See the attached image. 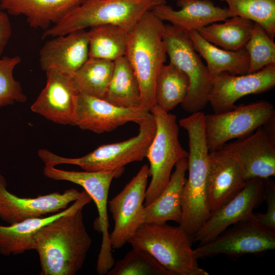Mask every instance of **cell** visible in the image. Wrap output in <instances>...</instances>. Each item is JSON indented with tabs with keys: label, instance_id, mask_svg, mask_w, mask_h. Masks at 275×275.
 <instances>
[{
	"label": "cell",
	"instance_id": "6da1fadb",
	"mask_svg": "<svg viewBox=\"0 0 275 275\" xmlns=\"http://www.w3.org/2000/svg\"><path fill=\"white\" fill-rule=\"evenodd\" d=\"M75 208L42 227L34 237L40 275H74L82 267L92 240L86 230L82 209Z\"/></svg>",
	"mask_w": 275,
	"mask_h": 275
},
{
	"label": "cell",
	"instance_id": "7a4b0ae2",
	"mask_svg": "<svg viewBox=\"0 0 275 275\" xmlns=\"http://www.w3.org/2000/svg\"><path fill=\"white\" fill-rule=\"evenodd\" d=\"M201 111L191 114L179 120L188 136L187 156L188 177L183 187L181 197L182 217L179 225L192 240L211 214L208 200L209 149Z\"/></svg>",
	"mask_w": 275,
	"mask_h": 275
},
{
	"label": "cell",
	"instance_id": "3957f363",
	"mask_svg": "<svg viewBox=\"0 0 275 275\" xmlns=\"http://www.w3.org/2000/svg\"><path fill=\"white\" fill-rule=\"evenodd\" d=\"M164 30L163 21L149 10L130 30L127 39L124 56L140 84L141 108L149 112L156 105V80L168 56Z\"/></svg>",
	"mask_w": 275,
	"mask_h": 275
},
{
	"label": "cell",
	"instance_id": "277c9868",
	"mask_svg": "<svg viewBox=\"0 0 275 275\" xmlns=\"http://www.w3.org/2000/svg\"><path fill=\"white\" fill-rule=\"evenodd\" d=\"M192 241L180 225L144 223L128 243L147 251L173 275H208L199 266Z\"/></svg>",
	"mask_w": 275,
	"mask_h": 275
},
{
	"label": "cell",
	"instance_id": "5b68a950",
	"mask_svg": "<svg viewBox=\"0 0 275 275\" xmlns=\"http://www.w3.org/2000/svg\"><path fill=\"white\" fill-rule=\"evenodd\" d=\"M159 5L154 0H84L63 19L45 30L42 38L104 24L130 30L148 11Z\"/></svg>",
	"mask_w": 275,
	"mask_h": 275
},
{
	"label": "cell",
	"instance_id": "8992f818",
	"mask_svg": "<svg viewBox=\"0 0 275 275\" xmlns=\"http://www.w3.org/2000/svg\"><path fill=\"white\" fill-rule=\"evenodd\" d=\"M138 125L139 129L136 135L124 141L100 145L82 157H65L45 149H39L38 155L45 165H76L89 172L124 168L127 164L142 161L146 157L155 133L156 123L153 116Z\"/></svg>",
	"mask_w": 275,
	"mask_h": 275
},
{
	"label": "cell",
	"instance_id": "52a82bcc",
	"mask_svg": "<svg viewBox=\"0 0 275 275\" xmlns=\"http://www.w3.org/2000/svg\"><path fill=\"white\" fill-rule=\"evenodd\" d=\"M150 112L155 121L156 131L146 156L150 163L151 180L146 191L144 206L160 195L170 180L173 167L188 155L179 141L176 116L157 104Z\"/></svg>",
	"mask_w": 275,
	"mask_h": 275
},
{
	"label": "cell",
	"instance_id": "ba28073f",
	"mask_svg": "<svg viewBox=\"0 0 275 275\" xmlns=\"http://www.w3.org/2000/svg\"><path fill=\"white\" fill-rule=\"evenodd\" d=\"M124 172V168L111 171L89 172L66 171L48 165H45L43 170V175L48 178L66 181L81 186L94 202L98 213L94 228L102 234L96 267L97 273L99 275L106 274L115 263L108 232V196L113 180L121 176Z\"/></svg>",
	"mask_w": 275,
	"mask_h": 275
},
{
	"label": "cell",
	"instance_id": "9c48e42d",
	"mask_svg": "<svg viewBox=\"0 0 275 275\" xmlns=\"http://www.w3.org/2000/svg\"><path fill=\"white\" fill-rule=\"evenodd\" d=\"M170 62L188 77L190 87L184 100L183 109L191 114L201 112L207 103L212 77L201 56L194 49L188 33L171 24H165L163 35Z\"/></svg>",
	"mask_w": 275,
	"mask_h": 275
},
{
	"label": "cell",
	"instance_id": "30bf717a",
	"mask_svg": "<svg viewBox=\"0 0 275 275\" xmlns=\"http://www.w3.org/2000/svg\"><path fill=\"white\" fill-rule=\"evenodd\" d=\"M274 120V106L266 100L235 105L224 113L204 115L209 151L220 150L229 141L245 137Z\"/></svg>",
	"mask_w": 275,
	"mask_h": 275
},
{
	"label": "cell",
	"instance_id": "8fae6325",
	"mask_svg": "<svg viewBox=\"0 0 275 275\" xmlns=\"http://www.w3.org/2000/svg\"><path fill=\"white\" fill-rule=\"evenodd\" d=\"M253 214L227 228L212 241L194 249L197 258L225 254L236 259L245 254L274 250L275 232L259 224Z\"/></svg>",
	"mask_w": 275,
	"mask_h": 275
},
{
	"label": "cell",
	"instance_id": "7c38bea8",
	"mask_svg": "<svg viewBox=\"0 0 275 275\" xmlns=\"http://www.w3.org/2000/svg\"><path fill=\"white\" fill-rule=\"evenodd\" d=\"M149 176V166L144 164L123 189L108 201V209L114 221L109 234L112 250L122 248L144 223L143 202Z\"/></svg>",
	"mask_w": 275,
	"mask_h": 275
},
{
	"label": "cell",
	"instance_id": "4fadbf2b",
	"mask_svg": "<svg viewBox=\"0 0 275 275\" xmlns=\"http://www.w3.org/2000/svg\"><path fill=\"white\" fill-rule=\"evenodd\" d=\"M264 179L255 178L247 181L236 195L211 212L193 241L199 245L210 242L230 226L251 217L254 209L264 200Z\"/></svg>",
	"mask_w": 275,
	"mask_h": 275
},
{
	"label": "cell",
	"instance_id": "5bb4252c",
	"mask_svg": "<svg viewBox=\"0 0 275 275\" xmlns=\"http://www.w3.org/2000/svg\"><path fill=\"white\" fill-rule=\"evenodd\" d=\"M275 86V64L255 72L242 75L222 73L212 77L208 96L214 113L233 109L240 98L267 92Z\"/></svg>",
	"mask_w": 275,
	"mask_h": 275
},
{
	"label": "cell",
	"instance_id": "9a60e30c",
	"mask_svg": "<svg viewBox=\"0 0 275 275\" xmlns=\"http://www.w3.org/2000/svg\"><path fill=\"white\" fill-rule=\"evenodd\" d=\"M75 188L63 193L53 192L35 198H22L9 191L4 176L0 174V218L9 225L47 216L61 211L81 195Z\"/></svg>",
	"mask_w": 275,
	"mask_h": 275
},
{
	"label": "cell",
	"instance_id": "2e32d148",
	"mask_svg": "<svg viewBox=\"0 0 275 275\" xmlns=\"http://www.w3.org/2000/svg\"><path fill=\"white\" fill-rule=\"evenodd\" d=\"M152 116L150 112L142 108L120 107L104 99L79 93L75 126L100 134L112 131L128 122L139 124Z\"/></svg>",
	"mask_w": 275,
	"mask_h": 275
},
{
	"label": "cell",
	"instance_id": "e0dca14e",
	"mask_svg": "<svg viewBox=\"0 0 275 275\" xmlns=\"http://www.w3.org/2000/svg\"><path fill=\"white\" fill-rule=\"evenodd\" d=\"M223 147L235 153L247 181L275 175V120Z\"/></svg>",
	"mask_w": 275,
	"mask_h": 275
},
{
	"label": "cell",
	"instance_id": "ac0fdd59",
	"mask_svg": "<svg viewBox=\"0 0 275 275\" xmlns=\"http://www.w3.org/2000/svg\"><path fill=\"white\" fill-rule=\"evenodd\" d=\"M45 86L31 106V111L61 125L75 126L78 92L72 76L56 69L46 71Z\"/></svg>",
	"mask_w": 275,
	"mask_h": 275
},
{
	"label": "cell",
	"instance_id": "d6986e66",
	"mask_svg": "<svg viewBox=\"0 0 275 275\" xmlns=\"http://www.w3.org/2000/svg\"><path fill=\"white\" fill-rule=\"evenodd\" d=\"M246 182L243 169L232 150L223 147L209 152L207 188L211 212L236 195Z\"/></svg>",
	"mask_w": 275,
	"mask_h": 275
},
{
	"label": "cell",
	"instance_id": "ffe728a7",
	"mask_svg": "<svg viewBox=\"0 0 275 275\" xmlns=\"http://www.w3.org/2000/svg\"><path fill=\"white\" fill-rule=\"evenodd\" d=\"M52 38L40 50L41 68L72 76L89 58L88 31L78 30Z\"/></svg>",
	"mask_w": 275,
	"mask_h": 275
},
{
	"label": "cell",
	"instance_id": "44dd1931",
	"mask_svg": "<svg viewBox=\"0 0 275 275\" xmlns=\"http://www.w3.org/2000/svg\"><path fill=\"white\" fill-rule=\"evenodd\" d=\"M176 4L180 9L165 4L156 6L152 11L161 21L186 33L232 17L228 8L215 6L210 0H177Z\"/></svg>",
	"mask_w": 275,
	"mask_h": 275
},
{
	"label": "cell",
	"instance_id": "7402d4cb",
	"mask_svg": "<svg viewBox=\"0 0 275 275\" xmlns=\"http://www.w3.org/2000/svg\"><path fill=\"white\" fill-rule=\"evenodd\" d=\"M92 200L90 195L84 190L78 199L61 211L49 216L29 218L8 226L0 225V254L9 256L33 250L34 235L42 227L80 205L89 204Z\"/></svg>",
	"mask_w": 275,
	"mask_h": 275
},
{
	"label": "cell",
	"instance_id": "603a6c76",
	"mask_svg": "<svg viewBox=\"0 0 275 275\" xmlns=\"http://www.w3.org/2000/svg\"><path fill=\"white\" fill-rule=\"evenodd\" d=\"M84 0H2L0 8L14 16L24 15L33 29H48L60 22Z\"/></svg>",
	"mask_w": 275,
	"mask_h": 275
},
{
	"label": "cell",
	"instance_id": "cb8c5ba5",
	"mask_svg": "<svg viewBox=\"0 0 275 275\" xmlns=\"http://www.w3.org/2000/svg\"><path fill=\"white\" fill-rule=\"evenodd\" d=\"M162 193L151 203L144 206V223L163 224L168 221L180 223L182 217V193L187 170V158L178 161Z\"/></svg>",
	"mask_w": 275,
	"mask_h": 275
},
{
	"label": "cell",
	"instance_id": "d4e9b609",
	"mask_svg": "<svg viewBox=\"0 0 275 275\" xmlns=\"http://www.w3.org/2000/svg\"><path fill=\"white\" fill-rule=\"evenodd\" d=\"M188 35L195 50L205 60L212 78L222 73L231 75L248 73L249 56L244 47L235 51L228 50L206 41L197 31H191Z\"/></svg>",
	"mask_w": 275,
	"mask_h": 275
},
{
	"label": "cell",
	"instance_id": "484cf974",
	"mask_svg": "<svg viewBox=\"0 0 275 275\" xmlns=\"http://www.w3.org/2000/svg\"><path fill=\"white\" fill-rule=\"evenodd\" d=\"M114 62L112 76L104 99L120 107L142 108L140 86L131 65L125 56Z\"/></svg>",
	"mask_w": 275,
	"mask_h": 275
},
{
	"label": "cell",
	"instance_id": "4316f807",
	"mask_svg": "<svg viewBox=\"0 0 275 275\" xmlns=\"http://www.w3.org/2000/svg\"><path fill=\"white\" fill-rule=\"evenodd\" d=\"M224 21L208 24L197 31L206 41L223 49L235 51L244 47L254 22L239 16H232Z\"/></svg>",
	"mask_w": 275,
	"mask_h": 275
},
{
	"label": "cell",
	"instance_id": "83f0119b",
	"mask_svg": "<svg viewBox=\"0 0 275 275\" xmlns=\"http://www.w3.org/2000/svg\"><path fill=\"white\" fill-rule=\"evenodd\" d=\"M129 30L115 24L90 28L89 56L114 62L124 56Z\"/></svg>",
	"mask_w": 275,
	"mask_h": 275
},
{
	"label": "cell",
	"instance_id": "f1b7e54d",
	"mask_svg": "<svg viewBox=\"0 0 275 275\" xmlns=\"http://www.w3.org/2000/svg\"><path fill=\"white\" fill-rule=\"evenodd\" d=\"M187 76L170 62L160 70L155 83L156 104L169 113L185 99L189 90Z\"/></svg>",
	"mask_w": 275,
	"mask_h": 275
},
{
	"label": "cell",
	"instance_id": "f546056e",
	"mask_svg": "<svg viewBox=\"0 0 275 275\" xmlns=\"http://www.w3.org/2000/svg\"><path fill=\"white\" fill-rule=\"evenodd\" d=\"M114 67L113 61L89 58L72 76L78 93L104 99Z\"/></svg>",
	"mask_w": 275,
	"mask_h": 275
},
{
	"label": "cell",
	"instance_id": "4dcf8cb0",
	"mask_svg": "<svg viewBox=\"0 0 275 275\" xmlns=\"http://www.w3.org/2000/svg\"><path fill=\"white\" fill-rule=\"evenodd\" d=\"M232 17L239 16L260 24L272 39L275 37V0H222Z\"/></svg>",
	"mask_w": 275,
	"mask_h": 275
},
{
	"label": "cell",
	"instance_id": "1f68e13d",
	"mask_svg": "<svg viewBox=\"0 0 275 275\" xmlns=\"http://www.w3.org/2000/svg\"><path fill=\"white\" fill-rule=\"evenodd\" d=\"M107 275H173L149 253L132 248L121 259L115 262Z\"/></svg>",
	"mask_w": 275,
	"mask_h": 275
},
{
	"label": "cell",
	"instance_id": "d6a6232c",
	"mask_svg": "<svg viewBox=\"0 0 275 275\" xmlns=\"http://www.w3.org/2000/svg\"><path fill=\"white\" fill-rule=\"evenodd\" d=\"M249 56L248 73L257 72L275 64V43L264 29L254 22L249 41L244 46Z\"/></svg>",
	"mask_w": 275,
	"mask_h": 275
},
{
	"label": "cell",
	"instance_id": "836d02e7",
	"mask_svg": "<svg viewBox=\"0 0 275 275\" xmlns=\"http://www.w3.org/2000/svg\"><path fill=\"white\" fill-rule=\"evenodd\" d=\"M21 61L18 56L0 58V108L27 100L20 82L13 76L14 70Z\"/></svg>",
	"mask_w": 275,
	"mask_h": 275
},
{
	"label": "cell",
	"instance_id": "e575fe53",
	"mask_svg": "<svg viewBox=\"0 0 275 275\" xmlns=\"http://www.w3.org/2000/svg\"><path fill=\"white\" fill-rule=\"evenodd\" d=\"M264 200L267 204L265 213H253L254 219L263 227L275 232V184L270 178L264 179Z\"/></svg>",
	"mask_w": 275,
	"mask_h": 275
},
{
	"label": "cell",
	"instance_id": "d590c367",
	"mask_svg": "<svg viewBox=\"0 0 275 275\" xmlns=\"http://www.w3.org/2000/svg\"><path fill=\"white\" fill-rule=\"evenodd\" d=\"M12 35V26L8 13L0 9V58Z\"/></svg>",
	"mask_w": 275,
	"mask_h": 275
},
{
	"label": "cell",
	"instance_id": "8d00e7d4",
	"mask_svg": "<svg viewBox=\"0 0 275 275\" xmlns=\"http://www.w3.org/2000/svg\"><path fill=\"white\" fill-rule=\"evenodd\" d=\"M154 1H155L159 5L166 4V0H154Z\"/></svg>",
	"mask_w": 275,
	"mask_h": 275
},
{
	"label": "cell",
	"instance_id": "74e56055",
	"mask_svg": "<svg viewBox=\"0 0 275 275\" xmlns=\"http://www.w3.org/2000/svg\"><path fill=\"white\" fill-rule=\"evenodd\" d=\"M1 1H2V0H0V5H1ZM0 9H1V8H0Z\"/></svg>",
	"mask_w": 275,
	"mask_h": 275
},
{
	"label": "cell",
	"instance_id": "f35d334b",
	"mask_svg": "<svg viewBox=\"0 0 275 275\" xmlns=\"http://www.w3.org/2000/svg\"><path fill=\"white\" fill-rule=\"evenodd\" d=\"M175 1H177V0H175ZM219 1H222V0H219Z\"/></svg>",
	"mask_w": 275,
	"mask_h": 275
}]
</instances>
